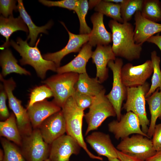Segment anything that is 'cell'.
<instances>
[{
  "mask_svg": "<svg viewBox=\"0 0 161 161\" xmlns=\"http://www.w3.org/2000/svg\"><path fill=\"white\" fill-rule=\"evenodd\" d=\"M108 25L112 35V49L116 57L129 61L139 59L142 45L135 42L133 25L129 22L121 23L113 19L109 21Z\"/></svg>",
  "mask_w": 161,
  "mask_h": 161,
  "instance_id": "obj_1",
  "label": "cell"
},
{
  "mask_svg": "<svg viewBox=\"0 0 161 161\" xmlns=\"http://www.w3.org/2000/svg\"><path fill=\"white\" fill-rule=\"evenodd\" d=\"M16 42L12 40L10 45L20 54L21 58L19 60L21 65H30L35 69L37 75L42 80L45 78L49 70L56 72L57 67L53 62L44 59L38 47L39 38L34 47H31L27 43V40H22L18 37Z\"/></svg>",
  "mask_w": 161,
  "mask_h": 161,
  "instance_id": "obj_2",
  "label": "cell"
},
{
  "mask_svg": "<svg viewBox=\"0 0 161 161\" xmlns=\"http://www.w3.org/2000/svg\"><path fill=\"white\" fill-rule=\"evenodd\" d=\"M61 110L65 121L66 134L75 140L90 158L102 160V158L95 155L88 148L82 132L84 110L77 106L72 96L66 100Z\"/></svg>",
  "mask_w": 161,
  "mask_h": 161,
  "instance_id": "obj_3",
  "label": "cell"
},
{
  "mask_svg": "<svg viewBox=\"0 0 161 161\" xmlns=\"http://www.w3.org/2000/svg\"><path fill=\"white\" fill-rule=\"evenodd\" d=\"M79 75V74L73 72L57 73L41 82L51 89L54 97L52 101L62 108L75 91V85Z\"/></svg>",
  "mask_w": 161,
  "mask_h": 161,
  "instance_id": "obj_4",
  "label": "cell"
},
{
  "mask_svg": "<svg viewBox=\"0 0 161 161\" xmlns=\"http://www.w3.org/2000/svg\"><path fill=\"white\" fill-rule=\"evenodd\" d=\"M150 88L147 82L139 86L127 87L126 100L123 107L127 112H131L137 116L142 131L146 134L150 122L146 111L145 96Z\"/></svg>",
  "mask_w": 161,
  "mask_h": 161,
  "instance_id": "obj_5",
  "label": "cell"
},
{
  "mask_svg": "<svg viewBox=\"0 0 161 161\" xmlns=\"http://www.w3.org/2000/svg\"><path fill=\"white\" fill-rule=\"evenodd\" d=\"M105 93L106 90L104 89L93 97L88 112L84 115L87 124L85 136L88 135L90 132L97 130L108 117L116 116L114 109Z\"/></svg>",
  "mask_w": 161,
  "mask_h": 161,
  "instance_id": "obj_6",
  "label": "cell"
},
{
  "mask_svg": "<svg viewBox=\"0 0 161 161\" xmlns=\"http://www.w3.org/2000/svg\"><path fill=\"white\" fill-rule=\"evenodd\" d=\"M116 148L125 154L144 161L157 152L153 147L151 140L137 134L122 139Z\"/></svg>",
  "mask_w": 161,
  "mask_h": 161,
  "instance_id": "obj_7",
  "label": "cell"
},
{
  "mask_svg": "<svg viewBox=\"0 0 161 161\" xmlns=\"http://www.w3.org/2000/svg\"><path fill=\"white\" fill-rule=\"evenodd\" d=\"M21 152L26 161H44L48 158L50 146L43 140L38 128L22 137Z\"/></svg>",
  "mask_w": 161,
  "mask_h": 161,
  "instance_id": "obj_8",
  "label": "cell"
},
{
  "mask_svg": "<svg viewBox=\"0 0 161 161\" xmlns=\"http://www.w3.org/2000/svg\"><path fill=\"white\" fill-rule=\"evenodd\" d=\"M107 66L112 72L113 82L111 90L106 95L114 109L117 120L119 121L122 115V103L127 97V87L122 82L120 74L123 61L121 58H116L115 61H110Z\"/></svg>",
  "mask_w": 161,
  "mask_h": 161,
  "instance_id": "obj_9",
  "label": "cell"
},
{
  "mask_svg": "<svg viewBox=\"0 0 161 161\" xmlns=\"http://www.w3.org/2000/svg\"><path fill=\"white\" fill-rule=\"evenodd\" d=\"M153 71L151 60H147L143 64L134 66L130 63L123 65L121 70V77L126 87H137L145 84Z\"/></svg>",
  "mask_w": 161,
  "mask_h": 161,
  "instance_id": "obj_10",
  "label": "cell"
},
{
  "mask_svg": "<svg viewBox=\"0 0 161 161\" xmlns=\"http://www.w3.org/2000/svg\"><path fill=\"white\" fill-rule=\"evenodd\" d=\"M140 127L137 116L131 112L122 115L120 120H113L108 124L109 131L114 134L116 139L122 140L132 134H141L149 138Z\"/></svg>",
  "mask_w": 161,
  "mask_h": 161,
  "instance_id": "obj_11",
  "label": "cell"
},
{
  "mask_svg": "<svg viewBox=\"0 0 161 161\" xmlns=\"http://www.w3.org/2000/svg\"><path fill=\"white\" fill-rule=\"evenodd\" d=\"M0 80L7 95L9 108L16 117L18 128L21 130L29 128L31 123L27 110L22 105L21 100L15 96L13 93V91L16 86L15 82L12 78L7 80L4 79L1 74Z\"/></svg>",
  "mask_w": 161,
  "mask_h": 161,
  "instance_id": "obj_12",
  "label": "cell"
},
{
  "mask_svg": "<svg viewBox=\"0 0 161 161\" xmlns=\"http://www.w3.org/2000/svg\"><path fill=\"white\" fill-rule=\"evenodd\" d=\"M48 158L50 161H69L72 154L77 155L81 147L73 138L64 134L50 144Z\"/></svg>",
  "mask_w": 161,
  "mask_h": 161,
  "instance_id": "obj_13",
  "label": "cell"
},
{
  "mask_svg": "<svg viewBox=\"0 0 161 161\" xmlns=\"http://www.w3.org/2000/svg\"><path fill=\"white\" fill-rule=\"evenodd\" d=\"M38 128L44 141L49 145L64 134L66 125L61 110L47 118Z\"/></svg>",
  "mask_w": 161,
  "mask_h": 161,
  "instance_id": "obj_14",
  "label": "cell"
},
{
  "mask_svg": "<svg viewBox=\"0 0 161 161\" xmlns=\"http://www.w3.org/2000/svg\"><path fill=\"white\" fill-rule=\"evenodd\" d=\"M61 24L65 28L69 35V39L66 45L61 50L53 53L43 54V58L54 63L57 68L60 66L61 61L63 58L72 52H79L82 46L88 41L89 34H75L70 32L64 23Z\"/></svg>",
  "mask_w": 161,
  "mask_h": 161,
  "instance_id": "obj_15",
  "label": "cell"
},
{
  "mask_svg": "<svg viewBox=\"0 0 161 161\" xmlns=\"http://www.w3.org/2000/svg\"><path fill=\"white\" fill-rule=\"evenodd\" d=\"M116 57L110 45H98L93 52L91 58L96 68V78L101 83L108 77V69L107 66L109 62L111 60L115 61Z\"/></svg>",
  "mask_w": 161,
  "mask_h": 161,
  "instance_id": "obj_16",
  "label": "cell"
},
{
  "mask_svg": "<svg viewBox=\"0 0 161 161\" xmlns=\"http://www.w3.org/2000/svg\"><path fill=\"white\" fill-rule=\"evenodd\" d=\"M86 140L99 156H105L107 158H118L117 149L108 134L95 131L87 135Z\"/></svg>",
  "mask_w": 161,
  "mask_h": 161,
  "instance_id": "obj_17",
  "label": "cell"
},
{
  "mask_svg": "<svg viewBox=\"0 0 161 161\" xmlns=\"http://www.w3.org/2000/svg\"><path fill=\"white\" fill-rule=\"evenodd\" d=\"M134 19V39L137 44L142 45L148 38L161 32V24L144 18L140 11L135 13Z\"/></svg>",
  "mask_w": 161,
  "mask_h": 161,
  "instance_id": "obj_18",
  "label": "cell"
},
{
  "mask_svg": "<svg viewBox=\"0 0 161 161\" xmlns=\"http://www.w3.org/2000/svg\"><path fill=\"white\" fill-rule=\"evenodd\" d=\"M33 129L38 128L47 118L61 110L52 101L46 100L36 102L27 109Z\"/></svg>",
  "mask_w": 161,
  "mask_h": 161,
  "instance_id": "obj_19",
  "label": "cell"
},
{
  "mask_svg": "<svg viewBox=\"0 0 161 161\" xmlns=\"http://www.w3.org/2000/svg\"><path fill=\"white\" fill-rule=\"evenodd\" d=\"M103 15L96 12L91 17L93 28L89 34L88 43L92 47L109 45L112 41V33L107 31L104 24Z\"/></svg>",
  "mask_w": 161,
  "mask_h": 161,
  "instance_id": "obj_20",
  "label": "cell"
},
{
  "mask_svg": "<svg viewBox=\"0 0 161 161\" xmlns=\"http://www.w3.org/2000/svg\"><path fill=\"white\" fill-rule=\"evenodd\" d=\"M92 48L88 42L85 44L75 58L66 64L57 68L56 72L57 73L73 72L78 74L87 72L86 64L91 58L93 53Z\"/></svg>",
  "mask_w": 161,
  "mask_h": 161,
  "instance_id": "obj_21",
  "label": "cell"
},
{
  "mask_svg": "<svg viewBox=\"0 0 161 161\" xmlns=\"http://www.w3.org/2000/svg\"><path fill=\"white\" fill-rule=\"evenodd\" d=\"M18 30L28 33L29 30L20 16L15 18L13 15L8 18L2 16L0 17V33L6 38V41L1 46L3 48H7L10 45L9 38L12 34Z\"/></svg>",
  "mask_w": 161,
  "mask_h": 161,
  "instance_id": "obj_22",
  "label": "cell"
},
{
  "mask_svg": "<svg viewBox=\"0 0 161 161\" xmlns=\"http://www.w3.org/2000/svg\"><path fill=\"white\" fill-rule=\"evenodd\" d=\"M17 1L18 11L19 13L20 16L27 26L29 30V34L27 39L28 40L30 39L29 44L30 46L33 47L35 44V42L39 34L40 33L47 34V30L51 27L52 22L50 21L45 25L41 27L36 26L32 21L30 16L26 11L24 7L22 0H18Z\"/></svg>",
  "mask_w": 161,
  "mask_h": 161,
  "instance_id": "obj_23",
  "label": "cell"
},
{
  "mask_svg": "<svg viewBox=\"0 0 161 161\" xmlns=\"http://www.w3.org/2000/svg\"><path fill=\"white\" fill-rule=\"evenodd\" d=\"M17 62L9 49L2 51L0 55V64L2 68L0 74L2 76L4 77L12 73L30 75V72L19 65Z\"/></svg>",
  "mask_w": 161,
  "mask_h": 161,
  "instance_id": "obj_24",
  "label": "cell"
},
{
  "mask_svg": "<svg viewBox=\"0 0 161 161\" xmlns=\"http://www.w3.org/2000/svg\"><path fill=\"white\" fill-rule=\"evenodd\" d=\"M75 87L76 91L92 97L96 96L104 89L97 78H90L87 72L79 74Z\"/></svg>",
  "mask_w": 161,
  "mask_h": 161,
  "instance_id": "obj_25",
  "label": "cell"
},
{
  "mask_svg": "<svg viewBox=\"0 0 161 161\" xmlns=\"http://www.w3.org/2000/svg\"><path fill=\"white\" fill-rule=\"evenodd\" d=\"M0 135L21 146L22 137L17 126L16 117L13 112L5 121L0 122Z\"/></svg>",
  "mask_w": 161,
  "mask_h": 161,
  "instance_id": "obj_26",
  "label": "cell"
},
{
  "mask_svg": "<svg viewBox=\"0 0 161 161\" xmlns=\"http://www.w3.org/2000/svg\"><path fill=\"white\" fill-rule=\"evenodd\" d=\"M151 115V119L147 135L152 137L157 118L161 120V90L157 88L150 96L145 98Z\"/></svg>",
  "mask_w": 161,
  "mask_h": 161,
  "instance_id": "obj_27",
  "label": "cell"
},
{
  "mask_svg": "<svg viewBox=\"0 0 161 161\" xmlns=\"http://www.w3.org/2000/svg\"><path fill=\"white\" fill-rule=\"evenodd\" d=\"M94 10L119 23H123L121 16L120 4L107 1L106 0H99L95 7Z\"/></svg>",
  "mask_w": 161,
  "mask_h": 161,
  "instance_id": "obj_28",
  "label": "cell"
},
{
  "mask_svg": "<svg viewBox=\"0 0 161 161\" xmlns=\"http://www.w3.org/2000/svg\"><path fill=\"white\" fill-rule=\"evenodd\" d=\"M141 13L146 18L157 22L161 21V2L158 0H144Z\"/></svg>",
  "mask_w": 161,
  "mask_h": 161,
  "instance_id": "obj_29",
  "label": "cell"
},
{
  "mask_svg": "<svg viewBox=\"0 0 161 161\" xmlns=\"http://www.w3.org/2000/svg\"><path fill=\"white\" fill-rule=\"evenodd\" d=\"M151 59L153 67V74L151 80V85L146 95V98L150 96L157 88L161 90L160 58L157 55L156 51H153L151 52Z\"/></svg>",
  "mask_w": 161,
  "mask_h": 161,
  "instance_id": "obj_30",
  "label": "cell"
},
{
  "mask_svg": "<svg viewBox=\"0 0 161 161\" xmlns=\"http://www.w3.org/2000/svg\"><path fill=\"white\" fill-rule=\"evenodd\" d=\"M1 140L4 154L2 161H26L21 151L10 141L4 138Z\"/></svg>",
  "mask_w": 161,
  "mask_h": 161,
  "instance_id": "obj_31",
  "label": "cell"
},
{
  "mask_svg": "<svg viewBox=\"0 0 161 161\" xmlns=\"http://www.w3.org/2000/svg\"><path fill=\"white\" fill-rule=\"evenodd\" d=\"M144 0H128L120 4L121 14L124 22H129L138 11L141 10Z\"/></svg>",
  "mask_w": 161,
  "mask_h": 161,
  "instance_id": "obj_32",
  "label": "cell"
},
{
  "mask_svg": "<svg viewBox=\"0 0 161 161\" xmlns=\"http://www.w3.org/2000/svg\"><path fill=\"white\" fill-rule=\"evenodd\" d=\"M53 97L51 89L46 85L37 86L33 89L30 95L29 100L27 106V109L35 103Z\"/></svg>",
  "mask_w": 161,
  "mask_h": 161,
  "instance_id": "obj_33",
  "label": "cell"
},
{
  "mask_svg": "<svg viewBox=\"0 0 161 161\" xmlns=\"http://www.w3.org/2000/svg\"><path fill=\"white\" fill-rule=\"evenodd\" d=\"M89 9V2L86 0H79V4L74 11L80 22V34H89L92 31L86 21V16Z\"/></svg>",
  "mask_w": 161,
  "mask_h": 161,
  "instance_id": "obj_34",
  "label": "cell"
},
{
  "mask_svg": "<svg viewBox=\"0 0 161 161\" xmlns=\"http://www.w3.org/2000/svg\"><path fill=\"white\" fill-rule=\"evenodd\" d=\"M38 1L42 4L48 7H58L74 11L79 4V0H62L56 1L40 0Z\"/></svg>",
  "mask_w": 161,
  "mask_h": 161,
  "instance_id": "obj_35",
  "label": "cell"
},
{
  "mask_svg": "<svg viewBox=\"0 0 161 161\" xmlns=\"http://www.w3.org/2000/svg\"><path fill=\"white\" fill-rule=\"evenodd\" d=\"M72 97L77 106L84 111L90 107L94 97L81 93L76 90Z\"/></svg>",
  "mask_w": 161,
  "mask_h": 161,
  "instance_id": "obj_36",
  "label": "cell"
},
{
  "mask_svg": "<svg viewBox=\"0 0 161 161\" xmlns=\"http://www.w3.org/2000/svg\"><path fill=\"white\" fill-rule=\"evenodd\" d=\"M16 2V1L14 0H0V12L2 16L5 18H8L13 15V10L17 11Z\"/></svg>",
  "mask_w": 161,
  "mask_h": 161,
  "instance_id": "obj_37",
  "label": "cell"
},
{
  "mask_svg": "<svg viewBox=\"0 0 161 161\" xmlns=\"http://www.w3.org/2000/svg\"><path fill=\"white\" fill-rule=\"evenodd\" d=\"M7 95L2 83L0 84V116L2 120L7 119L10 114L6 105Z\"/></svg>",
  "mask_w": 161,
  "mask_h": 161,
  "instance_id": "obj_38",
  "label": "cell"
},
{
  "mask_svg": "<svg viewBox=\"0 0 161 161\" xmlns=\"http://www.w3.org/2000/svg\"><path fill=\"white\" fill-rule=\"evenodd\" d=\"M152 137L154 149L156 151H161V123L156 124Z\"/></svg>",
  "mask_w": 161,
  "mask_h": 161,
  "instance_id": "obj_39",
  "label": "cell"
},
{
  "mask_svg": "<svg viewBox=\"0 0 161 161\" xmlns=\"http://www.w3.org/2000/svg\"><path fill=\"white\" fill-rule=\"evenodd\" d=\"M118 158L120 161H145L125 154L117 149Z\"/></svg>",
  "mask_w": 161,
  "mask_h": 161,
  "instance_id": "obj_40",
  "label": "cell"
},
{
  "mask_svg": "<svg viewBox=\"0 0 161 161\" xmlns=\"http://www.w3.org/2000/svg\"><path fill=\"white\" fill-rule=\"evenodd\" d=\"M146 41L155 44L161 51V35L152 36L148 38Z\"/></svg>",
  "mask_w": 161,
  "mask_h": 161,
  "instance_id": "obj_41",
  "label": "cell"
},
{
  "mask_svg": "<svg viewBox=\"0 0 161 161\" xmlns=\"http://www.w3.org/2000/svg\"><path fill=\"white\" fill-rule=\"evenodd\" d=\"M145 161H161V151H157L154 155Z\"/></svg>",
  "mask_w": 161,
  "mask_h": 161,
  "instance_id": "obj_42",
  "label": "cell"
},
{
  "mask_svg": "<svg viewBox=\"0 0 161 161\" xmlns=\"http://www.w3.org/2000/svg\"><path fill=\"white\" fill-rule=\"evenodd\" d=\"M99 0H90L89 2V8L95 7L97 4Z\"/></svg>",
  "mask_w": 161,
  "mask_h": 161,
  "instance_id": "obj_43",
  "label": "cell"
},
{
  "mask_svg": "<svg viewBox=\"0 0 161 161\" xmlns=\"http://www.w3.org/2000/svg\"><path fill=\"white\" fill-rule=\"evenodd\" d=\"M108 2H112L120 4H123L126 2L128 0H106Z\"/></svg>",
  "mask_w": 161,
  "mask_h": 161,
  "instance_id": "obj_44",
  "label": "cell"
},
{
  "mask_svg": "<svg viewBox=\"0 0 161 161\" xmlns=\"http://www.w3.org/2000/svg\"><path fill=\"white\" fill-rule=\"evenodd\" d=\"M4 152L3 150L0 149V161H2L4 157Z\"/></svg>",
  "mask_w": 161,
  "mask_h": 161,
  "instance_id": "obj_45",
  "label": "cell"
},
{
  "mask_svg": "<svg viewBox=\"0 0 161 161\" xmlns=\"http://www.w3.org/2000/svg\"><path fill=\"white\" fill-rule=\"evenodd\" d=\"M108 161H120L118 158H108Z\"/></svg>",
  "mask_w": 161,
  "mask_h": 161,
  "instance_id": "obj_46",
  "label": "cell"
},
{
  "mask_svg": "<svg viewBox=\"0 0 161 161\" xmlns=\"http://www.w3.org/2000/svg\"><path fill=\"white\" fill-rule=\"evenodd\" d=\"M44 161H50L49 159L48 158L46 160Z\"/></svg>",
  "mask_w": 161,
  "mask_h": 161,
  "instance_id": "obj_47",
  "label": "cell"
}]
</instances>
